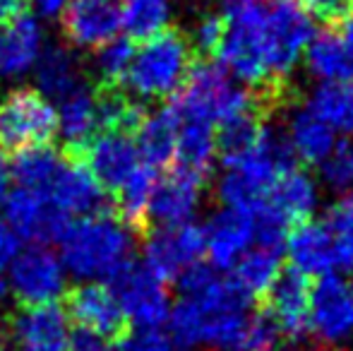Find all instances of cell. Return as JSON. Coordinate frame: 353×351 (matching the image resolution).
Masks as SVG:
<instances>
[{"mask_svg":"<svg viewBox=\"0 0 353 351\" xmlns=\"http://www.w3.org/2000/svg\"><path fill=\"white\" fill-rule=\"evenodd\" d=\"M181 299L168 313V337L183 347L238 351L252 315V301L228 277L195 263L178 277Z\"/></svg>","mask_w":353,"mask_h":351,"instance_id":"obj_1","label":"cell"},{"mask_svg":"<svg viewBox=\"0 0 353 351\" xmlns=\"http://www.w3.org/2000/svg\"><path fill=\"white\" fill-rule=\"evenodd\" d=\"M219 14L223 19V37L214 53L219 68L233 80L245 82L248 89L265 97L274 106L286 101L283 97L286 85H276L267 68L265 0H221Z\"/></svg>","mask_w":353,"mask_h":351,"instance_id":"obj_2","label":"cell"},{"mask_svg":"<svg viewBox=\"0 0 353 351\" xmlns=\"http://www.w3.org/2000/svg\"><path fill=\"white\" fill-rule=\"evenodd\" d=\"M197 56L190 37L178 27H166L161 34L147 39L123 77V89L137 101L171 99L190 75Z\"/></svg>","mask_w":353,"mask_h":351,"instance_id":"obj_3","label":"cell"},{"mask_svg":"<svg viewBox=\"0 0 353 351\" xmlns=\"http://www.w3.org/2000/svg\"><path fill=\"white\" fill-rule=\"evenodd\" d=\"M63 263L74 277L111 279L132 260V234L113 212L72 221L61 239Z\"/></svg>","mask_w":353,"mask_h":351,"instance_id":"obj_4","label":"cell"},{"mask_svg":"<svg viewBox=\"0 0 353 351\" xmlns=\"http://www.w3.org/2000/svg\"><path fill=\"white\" fill-rule=\"evenodd\" d=\"M58 135V111L37 89L17 87L0 99V154L46 147Z\"/></svg>","mask_w":353,"mask_h":351,"instance_id":"obj_5","label":"cell"},{"mask_svg":"<svg viewBox=\"0 0 353 351\" xmlns=\"http://www.w3.org/2000/svg\"><path fill=\"white\" fill-rule=\"evenodd\" d=\"M307 332L322 349L353 347V279L344 274H325L310 286Z\"/></svg>","mask_w":353,"mask_h":351,"instance_id":"obj_6","label":"cell"},{"mask_svg":"<svg viewBox=\"0 0 353 351\" xmlns=\"http://www.w3.org/2000/svg\"><path fill=\"white\" fill-rule=\"evenodd\" d=\"M312 37L315 32L310 17L296 0H272V5H267V68L276 85H286V77L298 66Z\"/></svg>","mask_w":353,"mask_h":351,"instance_id":"obj_7","label":"cell"},{"mask_svg":"<svg viewBox=\"0 0 353 351\" xmlns=\"http://www.w3.org/2000/svg\"><path fill=\"white\" fill-rule=\"evenodd\" d=\"M108 289L116 296L125 320L135 328H161L168 320L171 301L166 284L137 260L123 265L108 279Z\"/></svg>","mask_w":353,"mask_h":351,"instance_id":"obj_8","label":"cell"},{"mask_svg":"<svg viewBox=\"0 0 353 351\" xmlns=\"http://www.w3.org/2000/svg\"><path fill=\"white\" fill-rule=\"evenodd\" d=\"M144 267L166 284L205 255V226L188 221L178 226H154L144 234Z\"/></svg>","mask_w":353,"mask_h":351,"instance_id":"obj_9","label":"cell"},{"mask_svg":"<svg viewBox=\"0 0 353 351\" xmlns=\"http://www.w3.org/2000/svg\"><path fill=\"white\" fill-rule=\"evenodd\" d=\"M10 289L19 305L56 303L65 294V272L46 245H29L10 263Z\"/></svg>","mask_w":353,"mask_h":351,"instance_id":"obj_10","label":"cell"},{"mask_svg":"<svg viewBox=\"0 0 353 351\" xmlns=\"http://www.w3.org/2000/svg\"><path fill=\"white\" fill-rule=\"evenodd\" d=\"M61 154L82 161L103 192H116L125 183V178L140 166L135 140L118 132H97L82 147L61 150Z\"/></svg>","mask_w":353,"mask_h":351,"instance_id":"obj_11","label":"cell"},{"mask_svg":"<svg viewBox=\"0 0 353 351\" xmlns=\"http://www.w3.org/2000/svg\"><path fill=\"white\" fill-rule=\"evenodd\" d=\"M8 323L10 351H68L70 325L58 303L19 305Z\"/></svg>","mask_w":353,"mask_h":351,"instance_id":"obj_12","label":"cell"},{"mask_svg":"<svg viewBox=\"0 0 353 351\" xmlns=\"http://www.w3.org/2000/svg\"><path fill=\"white\" fill-rule=\"evenodd\" d=\"M5 217H8L10 229L14 236H22L27 241H34V245L61 241L65 229L70 226L65 212H61L48 195L37 190H17L10 192L5 200Z\"/></svg>","mask_w":353,"mask_h":351,"instance_id":"obj_13","label":"cell"},{"mask_svg":"<svg viewBox=\"0 0 353 351\" xmlns=\"http://www.w3.org/2000/svg\"><path fill=\"white\" fill-rule=\"evenodd\" d=\"M65 315L82 328V332L106 339H121L128 332V320L116 296L103 284H79L65 291Z\"/></svg>","mask_w":353,"mask_h":351,"instance_id":"obj_14","label":"cell"},{"mask_svg":"<svg viewBox=\"0 0 353 351\" xmlns=\"http://www.w3.org/2000/svg\"><path fill=\"white\" fill-rule=\"evenodd\" d=\"M61 27L70 46L99 51L121 29V0H72L61 12Z\"/></svg>","mask_w":353,"mask_h":351,"instance_id":"obj_15","label":"cell"},{"mask_svg":"<svg viewBox=\"0 0 353 351\" xmlns=\"http://www.w3.org/2000/svg\"><path fill=\"white\" fill-rule=\"evenodd\" d=\"M43 195H48V200L68 217H94L103 214V212H113L111 202H106V192L99 188L87 166L77 159H68V157H63L61 169Z\"/></svg>","mask_w":353,"mask_h":351,"instance_id":"obj_16","label":"cell"},{"mask_svg":"<svg viewBox=\"0 0 353 351\" xmlns=\"http://www.w3.org/2000/svg\"><path fill=\"white\" fill-rule=\"evenodd\" d=\"M255 245L252 217L236 210H219L205 226V253L216 272H231L233 265Z\"/></svg>","mask_w":353,"mask_h":351,"instance_id":"obj_17","label":"cell"},{"mask_svg":"<svg viewBox=\"0 0 353 351\" xmlns=\"http://www.w3.org/2000/svg\"><path fill=\"white\" fill-rule=\"evenodd\" d=\"M267 315L276 325L279 334L298 339L307 332V310H310V279L301 272L281 270L274 284L265 294Z\"/></svg>","mask_w":353,"mask_h":351,"instance_id":"obj_18","label":"cell"},{"mask_svg":"<svg viewBox=\"0 0 353 351\" xmlns=\"http://www.w3.org/2000/svg\"><path fill=\"white\" fill-rule=\"evenodd\" d=\"M205 183L207 181L181 174L176 169L166 178L157 181L147 212L149 229H154V226H178L192 221L197 207H200Z\"/></svg>","mask_w":353,"mask_h":351,"instance_id":"obj_19","label":"cell"},{"mask_svg":"<svg viewBox=\"0 0 353 351\" xmlns=\"http://www.w3.org/2000/svg\"><path fill=\"white\" fill-rule=\"evenodd\" d=\"M288 258L293 263V270L310 277H325L336 272V248L332 234L327 231L325 221L305 219L296 224L286 236Z\"/></svg>","mask_w":353,"mask_h":351,"instance_id":"obj_20","label":"cell"},{"mask_svg":"<svg viewBox=\"0 0 353 351\" xmlns=\"http://www.w3.org/2000/svg\"><path fill=\"white\" fill-rule=\"evenodd\" d=\"M283 132L296 159H301L305 166H320L336 145L334 130L317 113H312L305 101L288 111Z\"/></svg>","mask_w":353,"mask_h":351,"instance_id":"obj_21","label":"cell"},{"mask_svg":"<svg viewBox=\"0 0 353 351\" xmlns=\"http://www.w3.org/2000/svg\"><path fill=\"white\" fill-rule=\"evenodd\" d=\"M41 53V27L34 14L22 12L0 24V77H19L34 68Z\"/></svg>","mask_w":353,"mask_h":351,"instance_id":"obj_22","label":"cell"},{"mask_svg":"<svg viewBox=\"0 0 353 351\" xmlns=\"http://www.w3.org/2000/svg\"><path fill=\"white\" fill-rule=\"evenodd\" d=\"M305 68L320 85L353 87V46L339 34L322 32L305 48Z\"/></svg>","mask_w":353,"mask_h":351,"instance_id":"obj_23","label":"cell"},{"mask_svg":"<svg viewBox=\"0 0 353 351\" xmlns=\"http://www.w3.org/2000/svg\"><path fill=\"white\" fill-rule=\"evenodd\" d=\"M157 169L147 164H140L130 176L125 178L121 188L113 192V214L116 219L130 231L132 236H140L144 239V234L149 231V221H147V212H149V200H152V192L157 188Z\"/></svg>","mask_w":353,"mask_h":351,"instance_id":"obj_24","label":"cell"},{"mask_svg":"<svg viewBox=\"0 0 353 351\" xmlns=\"http://www.w3.org/2000/svg\"><path fill=\"white\" fill-rule=\"evenodd\" d=\"M178 118V116H176ZM216 157V130L205 121H178L173 169L207 181Z\"/></svg>","mask_w":353,"mask_h":351,"instance_id":"obj_25","label":"cell"},{"mask_svg":"<svg viewBox=\"0 0 353 351\" xmlns=\"http://www.w3.org/2000/svg\"><path fill=\"white\" fill-rule=\"evenodd\" d=\"M267 205L274 207L291 226L312 219V212L317 207L315 181H312L307 171L296 166V169L286 171V174L276 178L270 195H267Z\"/></svg>","mask_w":353,"mask_h":351,"instance_id":"obj_26","label":"cell"},{"mask_svg":"<svg viewBox=\"0 0 353 351\" xmlns=\"http://www.w3.org/2000/svg\"><path fill=\"white\" fill-rule=\"evenodd\" d=\"M176 135H178V118L173 108L161 106L157 113H147L142 126L135 132V147L140 159L152 169L171 164L173 152H176Z\"/></svg>","mask_w":353,"mask_h":351,"instance_id":"obj_27","label":"cell"},{"mask_svg":"<svg viewBox=\"0 0 353 351\" xmlns=\"http://www.w3.org/2000/svg\"><path fill=\"white\" fill-rule=\"evenodd\" d=\"M37 82L43 94L51 99H68L77 89H82V66L68 46L53 43L37 58Z\"/></svg>","mask_w":353,"mask_h":351,"instance_id":"obj_28","label":"cell"},{"mask_svg":"<svg viewBox=\"0 0 353 351\" xmlns=\"http://www.w3.org/2000/svg\"><path fill=\"white\" fill-rule=\"evenodd\" d=\"M281 272V253L252 245L236 265H233L228 279L248 296V299H265L270 286Z\"/></svg>","mask_w":353,"mask_h":351,"instance_id":"obj_29","label":"cell"},{"mask_svg":"<svg viewBox=\"0 0 353 351\" xmlns=\"http://www.w3.org/2000/svg\"><path fill=\"white\" fill-rule=\"evenodd\" d=\"M58 128L65 137L63 150L82 147L84 142L97 135V108H94L92 89L82 87L68 99H63L61 113H58Z\"/></svg>","mask_w":353,"mask_h":351,"instance_id":"obj_30","label":"cell"},{"mask_svg":"<svg viewBox=\"0 0 353 351\" xmlns=\"http://www.w3.org/2000/svg\"><path fill=\"white\" fill-rule=\"evenodd\" d=\"M61 164H63L61 152H56L51 145L32 147V150H24L19 154H14L12 166H10V176L24 190L46 192L51 181L58 174V169H61Z\"/></svg>","mask_w":353,"mask_h":351,"instance_id":"obj_31","label":"cell"},{"mask_svg":"<svg viewBox=\"0 0 353 351\" xmlns=\"http://www.w3.org/2000/svg\"><path fill=\"white\" fill-rule=\"evenodd\" d=\"M171 19L168 0H121V24L125 27L128 39L147 41L161 34Z\"/></svg>","mask_w":353,"mask_h":351,"instance_id":"obj_32","label":"cell"},{"mask_svg":"<svg viewBox=\"0 0 353 351\" xmlns=\"http://www.w3.org/2000/svg\"><path fill=\"white\" fill-rule=\"evenodd\" d=\"M305 103L332 130L344 132L349 140H353V87L320 85L312 89Z\"/></svg>","mask_w":353,"mask_h":351,"instance_id":"obj_33","label":"cell"},{"mask_svg":"<svg viewBox=\"0 0 353 351\" xmlns=\"http://www.w3.org/2000/svg\"><path fill=\"white\" fill-rule=\"evenodd\" d=\"M325 226L332 234L336 248V265L346 272H353V192L344 195L327 210Z\"/></svg>","mask_w":353,"mask_h":351,"instance_id":"obj_34","label":"cell"},{"mask_svg":"<svg viewBox=\"0 0 353 351\" xmlns=\"http://www.w3.org/2000/svg\"><path fill=\"white\" fill-rule=\"evenodd\" d=\"M320 178L336 195L353 192V140H341L320 164Z\"/></svg>","mask_w":353,"mask_h":351,"instance_id":"obj_35","label":"cell"},{"mask_svg":"<svg viewBox=\"0 0 353 351\" xmlns=\"http://www.w3.org/2000/svg\"><path fill=\"white\" fill-rule=\"evenodd\" d=\"M132 56H135V43L128 37H116L113 41H108L106 46L99 48V53H97L99 82L121 85L128 68H130V63H132Z\"/></svg>","mask_w":353,"mask_h":351,"instance_id":"obj_36","label":"cell"},{"mask_svg":"<svg viewBox=\"0 0 353 351\" xmlns=\"http://www.w3.org/2000/svg\"><path fill=\"white\" fill-rule=\"evenodd\" d=\"M190 37V43H192V51H195L197 61L202 56H214L221 43V37H223V19L219 12H205L200 19H197L195 29Z\"/></svg>","mask_w":353,"mask_h":351,"instance_id":"obj_37","label":"cell"},{"mask_svg":"<svg viewBox=\"0 0 353 351\" xmlns=\"http://www.w3.org/2000/svg\"><path fill=\"white\" fill-rule=\"evenodd\" d=\"M116 351H173V339L161 328H135L118 339Z\"/></svg>","mask_w":353,"mask_h":351,"instance_id":"obj_38","label":"cell"},{"mask_svg":"<svg viewBox=\"0 0 353 351\" xmlns=\"http://www.w3.org/2000/svg\"><path fill=\"white\" fill-rule=\"evenodd\" d=\"M307 17L334 27L353 12V0H296Z\"/></svg>","mask_w":353,"mask_h":351,"instance_id":"obj_39","label":"cell"},{"mask_svg":"<svg viewBox=\"0 0 353 351\" xmlns=\"http://www.w3.org/2000/svg\"><path fill=\"white\" fill-rule=\"evenodd\" d=\"M19 253V239L8 224H0V270L8 267Z\"/></svg>","mask_w":353,"mask_h":351,"instance_id":"obj_40","label":"cell"},{"mask_svg":"<svg viewBox=\"0 0 353 351\" xmlns=\"http://www.w3.org/2000/svg\"><path fill=\"white\" fill-rule=\"evenodd\" d=\"M68 351H116V349H113L111 342H106V339L79 330L74 337H70V349Z\"/></svg>","mask_w":353,"mask_h":351,"instance_id":"obj_41","label":"cell"},{"mask_svg":"<svg viewBox=\"0 0 353 351\" xmlns=\"http://www.w3.org/2000/svg\"><path fill=\"white\" fill-rule=\"evenodd\" d=\"M22 12H27V0H0V24L12 22Z\"/></svg>","mask_w":353,"mask_h":351,"instance_id":"obj_42","label":"cell"},{"mask_svg":"<svg viewBox=\"0 0 353 351\" xmlns=\"http://www.w3.org/2000/svg\"><path fill=\"white\" fill-rule=\"evenodd\" d=\"M32 5L43 17H56L65 10V0H32Z\"/></svg>","mask_w":353,"mask_h":351,"instance_id":"obj_43","label":"cell"},{"mask_svg":"<svg viewBox=\"0 0 353 351\" xmlns=\"http://www.w3.org/2000/svg\"><path fill=\"white\" fill-rule=\"evenodd\" d=\"M341 32H344V37L341 39H344L349 46H353V12L344 19V22H341Z\"/></svg>","mask_w":353,"mask_h":351,"instance_id":"obj_44","label":"cell"},{"mask_svg":"<svg viewBox=\"0 0 353 351\" xmlns=\"http://www.w3.org/2000/svg\"><path fill=\"white\" fill-rule=\"evenodd\" d=\"M279 351H327V349H322V347H312V344H301V342H296V344H288V347H283Z\"/></svg>","mask_w":353,"mask_h":351,"instance_id":"obj_45","label":"cell"},{"mask_svg":"<svg viewBox=\"0 0 353 351\" xmlns=\"http://www.w3.org/2000/svg\"><path fill=\"white\" fill-rule=\"evenodd\" d=\"M3 296H5V281L0 279V301H3Z\"/></svg>","mask_w":353,"mask_h":351,"instance_id":"obj_46","label":"cell"},{"mask_svg":"<svg viewBox=\"0 0 353 351\" xmlns=\"http://www.w3.org/2000/svg\"><path fill=\"white\" fill-rule=\"evenodd\" d=\"M5 192L8 190H0V205H3V200H5Z\"/></svg>","mask_w":353,"mask_h":351,"instance_id":"obj_47","label":"cell"}]
</instances>
